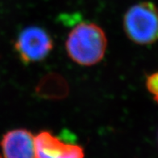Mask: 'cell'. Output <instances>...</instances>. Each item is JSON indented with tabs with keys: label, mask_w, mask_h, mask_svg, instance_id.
Instances as JSON below:
<instances>
[{
	"label": "cell",
	"mask_w": 158,
	"mask_h": 158,
	"mask_svg": "<svg viewBox=\"0 0 158 158\" xmlns=\"http://www.w3.org/2000/svg\"><path fill=\"white\" fill-rule=\"evenodd\" d=\"M69 85L66 80L57 73H48L40 79L35 87V92L40 98L58 100L69 94Z\"/></svg>",
	"instance_id": "cell-6"
},
{
	"label": "cell",
	"mask_w": 158,
	"mask_h": 158,
	"mask_svg": "<svg viewBox=\"0 0 158 158\" xmlns=\"http://www.w3.org/2000/svg\"><path fill=\"white\" fill-rule=\"evenodd\" d=\"M145 86L154 102L158 105V70L147 76Z\"/></svg>",
	"instance_id": "cell-7"
},
{
	"label": "cell",
	"mask_w": 158,
	"mask_h": 158,
	"mask_svg": "<svg viewBox=\"0 0 158 158\" xmlns=\"http://www.w3.org/2000/svg\"><path fill=\"white\" fill-rule=\"evenodd\" d=\"M125 34L135 44L149 45L158 41V7L153 2L131 6L123 17Z\"/></svg>",
	"instance_id": "cell-2"
},
{
	"label": "cell",
	"mask_w": 158,
	"mask_h": 158,
	"mask_svg": "<svg viewBox=\"0 0 158 158\" xmlns=\"http://www.w3.org/2000/svg\"><path fill=\"white\" fill-rule=\"evenodd\" d=\"M157 139H158V135H157Z\"/></svg>",
	"instance_id": "cell-8"
},
{
	"label": "cell",
	"mask_w": 158,
	"mask_h": 158,
	"mask_svg": "<svg viewBox=\"0 0 158 158\" xmlns=\"http://www.w3.org/2000/svg\"><path fill=\"white\" fill-rule=\"evenodd\" d=\"M53 41L41 27L29 26L20 31L15 42V50L23 64L40 62L49 55Z\"/></svg>",
	"instance_id": "cell-3"
},
{
	"label": "cell",
	"mask_w": 158,
	"mask_h": 158,
	"mask_svg": "<svg viewBox=\"0 0 158 158\" xmlns=\"http://www.w3.org/2000/svg\"><path fill=\"white\" fill-rule=\"evenodd\" d=\"M35 158H84L82 147L42 131L35 136Z\"/></svg>",
	"instance_id": "cell-4"
},
{
	"label": "cell",
	"mask_w": 158,
	"mask_h": 158,
	"mask_svg": "<svg viewBox=\"0 0 158 158\" xmlns=\"http://www.w3.org/2000/svg\"><path fill=\"white\" fill-rule=\"evenodd\" d=\"M0 144L4 158H35V136L28 130L7 131Z\"/></svg>",
	"instance_id": "cell-5"
},
{
	"label": "cell",
	"mask_w": 158,
	"mask_h": 158,
	"mask_svg": "<svg viewBox=\"0 0 158 158\" xmlns=\"http://www.w3.org/2000/svg\"><path fill=\"white\" fill-rule=\"evenodd\" d=\"M107 47L106 34L94 23L82 22L72 28L65 40V49L73 62L92 66L104 57Z\"/></svg>",
	"instance_id": "cell-1"
}]
</instances>
